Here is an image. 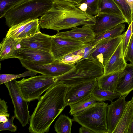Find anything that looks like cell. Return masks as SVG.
Instances as JSON below:
<instances>
[{"mask_svg":"<svg viewBox=\"0 0 133 133\" xmlns=\"http://www.w3.org/2000/svg\"><path fill=\"white\" fill-rule=\"evenodd\" d=\"M8 117L4 115H0V123L5 122L8 120Z\"/></svg>","mask_w":133,"mask_h":133,"instance_id":"f35d334b","label":"cell"},{"mask_svg":"<svg viewBox=\"0 0 133 133\" xmlns=\"http://www.w3.org/2000/svg\"><path fill=\"white\" fill-rule=\"evenodd\" d=\"M131 100L132 101V104H133V96H132V98Z\"/></svg>","mask_w":133,"mask_h":133,"instance_id":"b9f144b4","label":"cell"},{"mask_svg":"<svg viewBox=\"0 0 133 133\" xmlns=\"http://www.w3.org/2000/svg\"><path fill=\"white\" fill-rule=\"evenodd\" d=\"M124 33L115 37L100 41L89 50L85 58L97 61L104 68L121 41Z\"/></svg>","mask_w":133,"mask_h":133,"instance_id":"ba28073f","label":"cell"},{"mask_svg":"<svg viewBox=\"0 0 133 133\" xmlns=\"http://www.w3.org/2000/svg\"><path fill=\"white\" fill-rule=\"evenodd\" d=\"M125 59L126 62L129 61L130 64H133V35L131 37Z\"/></svg>","mask_w":133,"mask_h":133,"instance_id":"e575fe53","label":"cell"},{"mask_svg":"<svg viewBox=\"0 0 133 133\" xmlns=\"http://www.w3.org/2000/svg\"><path fill=\"white\" fill-rule=\"evenodd\" d=\"M52 1L51 8L39 18L40 27L42 28L51 29L58 32L63 30L81 26H91L95 24L97 14L89 15L70 2Z\"/></svg>","mask_w":133,"mask_h":133,"instance_id":"7a4b0ae2","label":"cell"},{"mask_svg":"<svg viewBox=\"0 0 133 133\" xmlns=\"http://www.w3.org/2000/svg\"><path fill=\"white\" fill-rule=\"evenodd\" d=\"M26 0H0V18L10 10Z\"/></svg>","mask_w":133,"mask_h":133,"instance_id":"f1b7e54d","label":"cell"},{"mask_svg":"<svg viewBox=\"0 0 133 133\" xmlns=\"http://www.w3.org/2000/svg\"><path fill=\"white\" fill-rule=\"evenodd\" d=\"M108 103L98 102L86 110L73 115L72 122H77L95 133H108L107 122Z\"/></svg>","mask_w":133,"mask_h":133,"instance_id":"5b68a950","label":"cell"},{"mask_svg":"<svg viewBox=\"0 0 133 133\" xmlns=\"http://www.w3.org/2000/svg\"><path fill=\"white\" fill-rule=\"evenodd\" d=\"M4 84L12 101L14 108V115L22 126H25L28 124L31 116L28 102L23 97L15 79L7 82Z\"/></svg>","mask_w":133,"mask_h":133,"instance_id":"52a82bcc","label":"cell"},{"mask_svg":"<svg viewBox=\"0 0 133 133\" xmlns=\"http://www.w3.org/2000/svg\"><path fill=\"white\" fill-rule=\"evenodd\" d=\"M37 73L36 72L28 70V71L19 74H1L0 84H4L10 81L22 77L35 76Z\"/></svg>","mask_w":133,"mask_h":133,"instance_id":"4dcf8cb0","label":"cell"},{"mask_svg":"<svg viewBox=\"0 0 133 133\" xmlns=\"http://www.w3.org/2000/svg\"><path fill=\"white\" fill-rule=\"evenodd\" d=\"M23 67L28 70L42 75L57 77L69 71L74 66L75 64L65 63L61 60H54L48 64H38L22 59L19 60Z\"/></svg>","mask_w":133,"mask_h":133,"instance_id":"9c48e42d","label":"cell"},{"mask_svg":"<svg viewBox=\"0 0 133 133\" xmlns=\"http://www.w3.org/2000/svg\"><path fill=\"white\" fill-rule=\"evenodd\" d=\"M113 0L119 8L126 20L127 23L129 25L132 21V18L130 8L125 0Z\"/></svg>","mask_w":133,"mask_h":133,"instance_id":"1f68e13d","label":"cell"},{"mask_svg":"<svg viewBox=\"0 0 133 133\" xmlns=\"http://www.w3.org/2000/svg\"><path fill=\"white\" fill-rule=\"evenodd\" d=\"M7 102L4 100L0 99V115H4L9 118L10 114L8 112V106Z\"/></svg>","mask_w":133,"mask_h":133,"instance_id":"d590c367","label":"cell"},{"mask_svg":"<svg viewBox=\"0 0 133 133\" xmlns=\"http://www.w3.org/2000/svg\"><path fill=\"white\" fill-rule=\"evenodd\" d=\"M98 102L91 95L85 99L70 105V110L69 113L71 115L76 114L90 107Z\"/></svg>","mask_w":133,"mask_h":133,"instance_id":"7402d4cb","label":"cell"},{"mask_svg":"<svg viewBox=\"0 0 133 133\" xmlns=\"http://www.w3.org/2000/svg\"><path fill=\"white\" fill-rule=\"evenodd\" d=\"M76 63L69 71L56 77L57 82L64 84L69 87L98 79L104 75V66L97 60L85 58Z\"/></svg>","mask_w":133,"mask_h":133,"instance_id":"3957f363","label":"cell"},{"mask_svg":"<svg viewBox=\"0 0 133 133\" xmlns=\"http://www.w3.org/2000/svg\"><path fill=\"white\" fill-rule=\"evenodd\" d=\"M127 133H133V119L129 126Z\"/></svg>","mask_w":133,"mask_h":133,"instance_id":"ab89813d","label":"cell"},{"mask_svg":"<svg viewBox=\"0 0 133 133\" xmlns=\"http://www.w3.org/2000/svg\"><path fill=\"white\" fill-rule=\"evenodd\" d=\"M128 95H121L118 99L108 105L107 114L108 133H112L118 123L127 102L125 99Z\"/></svg>","mask_w":133,"mask_h":133,"instance_id":"5bb4252c","label":"cell"},{"mask_svg":"<svg viewBox=\"0 0 133 133\" xmlns=\"http://www.w3.org/2000/svg\"><path fill=\"white\" fill-rule=\"evenodd\" d=\"M64 1L70 2H72L76 5H78L79 3L81 0H61Z\"/></svg>","mask_w":133,"mask_h":133,"instance_id":"60d3db41","label":"cell"},{"mask_svg":"<svg viewBox=\"0 0 133 133\" xmlns=\"http://www.w3.org/2000/svg\"><path fill=\"white\" fill-rule=\"evenodd\" d=\"M127 64L123 56L122 40L105 66L104 75L122 71Z\"/></svg>","mask_w":133,"mask_h":133,"instance_id":"e0dca14e","label":"cell"},{"mask_svg":"<svg viewBox=\"0 0 133 133\" xmlns=\"http://www.w3.org/2000/svg\"><path fill=\"white\" fill-rule=\"evenodd\" d=\"M69 88L64 84L57 82L41 97L30 116V132H49L54 121L66 106L65 97Z\"/></svg>","mask_w":133,"mask_h":133,"instance_id":"6da1fadb","label":"cell"},{"mask_svg":"<svg viewBox=\"0 0 133 133\" xmlns=\"http://www.w3.org/2000/svg\"><path fill=\"white\" fill-rule=\"evenodd\" d=\"M98 87L97 79L69 87L65 97L66 106H69L90 97L94 90Z\"/></svg>","mask_w":133,"mask_h":133,"instance_id":"8fae6325","label":"cell"},{"mask_svg":"<svg viewBox=\"0 0 133 133\" xmlns=\"http://www.w3.org/2000/svg\"><path fill=\"white\" fill-rule=\"evenodd\" d=\"M39 18L33 20L25 27L18 38L22 39L31 37L40 32Z\"/></svg>","mask_w":133,"mask_h":133,"instance_id":"83f0119b","label":"cell"},{"mask_svg":"<svg viewBox=\"0 0 133 133\" xmlns=\"http://www.w3.org/2000/svg\"><path fill=\"white\" fill-rule=\"evenodd\" d=\"M14 58L38 64H48L54 61L52 55L50 52L26 48H18L14 55Z\"/></svg>","mask_w":133,"mask_h":133,"instance_id":"4fadbf2b","label":"cell"},{"mask_svg":"<svg viewBox=\"0 0 133 133\" xmlns=\"http://www.w3.org/2000/svg\"><path fill=\"white\" fill-rule=\"evenodd\" d=\"M79 132L80 133H95L89 129L83 126H82L79 128Z\"/></svg>","mask_w":133,"mask_h":133,"instance_id":"8d00e7d4","label":"cell"},{"mask_svg":"<svg viewBox=\"0 0 133 133\" xmlns=\"http://www.w3.org/2000/svg\"><path fill=\"white\" fill-rule=\"evenodd\" d=\"M133 34V19L129 26L126 32H124L122 40V49L124 57L126 55L128 46Z\"/></svg>","mask_w":133,"mask_h":133,"instance_id":"d6a6232c","label":"cell"},{"mask_svg":"<svg viewBox=\"0 0 133 133\" xmlns=\"http://www.w3.org/2000/svg\"><path fill=\"white\" fill-rule=\"evenodd\" d=\"M50 36V53L54 60H61L68 54L91 45L90 43L85 44L78 41L58 37L54 35Z\"/></svg>","mask_w":133,"mask_h":133,"instance_id":"30bf717a","label":"cell"},{"mask_svg":"<svg viewBox=\"0 0 133 133\" xmlns=\"http://www.w3.org/2000/svg\"><path fill=\"white\" fill-rule=\"evenodd\" d=\"M15 117V116H12L7 122L0 124V131L8 130L11 132H15L17 130V127L14 125L13 122Z\"/></svg>","mask_w":133,"mask_h":133,"instance_id":"836d02e7","label":"cell"},{"mask_svg":"<svg viewBox=\"0 0 133 133\" xmlns=\"http://www.w3.org/2000/svg\"><path fill=\"white\" fill-rule=\"evenodd\" d=\"M32 21L28 20L12 26L7 31L6 36L17 39L19 35L23 31L26 26Z\"/></svg>","mask_w":133,"mask_h":133,"instance_id":"f546056e","label":"cell"},{"mask_svg":"<svg viewBox=\"0 0 133 133\" xmlns=\"http://www.w3.org/2000/svg\"><path fill=\"white\" fill-rule=\"evenodd\" d=\"M21 39L6 36L3 39L0 44V61L14 58V55L18 48L17 46Z\"/></svg>","mask_w":133,"mask_h":133,"instance_id":"d6986e66","label":"cell"},{"mask_svg":"<svg viewBox=\"0 0 133 133\" xmlns=\"http://www.w3.org/2000/svg\"><path fill=\"white\" fill-rule=\"evenodd\" d=\"M62 38L87 44L94 41L96 36L91 27L87 25L76 27L67 31L58 32L54 35Z\"/></svg>","mask_w":133,"mask_h":133,"instance_id":"9a60e30c","label":"cell"},{"mask_svg":"<svg viewBox=\"0 0 133 133\" xmlns=\"http://www.w3.org/2000/svg\"><path fill=\"white\" fill-rule=\"evenodd\" d=\"M125 23H127L126 20L122 16L115 14L100 13L97 14L95 24L91 27L96 36Z\"/></svg>","mask_w":133,"mask_h":133,"instance_id":"7c38bea8","label":"cell"},{"mask_svg":"<svg viewBox=\"0 0 133 133\" xmlns=\"http://www.w3.org/2000/svg\"><path fill=\"white\" fill-rule=\"evenodd\" d=\"M19 47L33 48L50 53V36L40 32L29 38L21 39Z\"/></svg>","mask_w":133,"mask_h":133,"instance_id":"2e32d148","label":"cell"},{"mask_svg":"<svg viewBox=\"0 0 133 133\" xmlns=\"http://www.w3.org/2000/svg\"><path fill=\"white\" fill-rule=\"evenodd\" d=\"M132 35H133V34Z\"/></svg>","mask_w":133,"mask_h":133,"instance_id":"7bdbcfd3","label":"cell"},{"mask_svg":"<svg viewBox=\"0 0 133 133\" xmlns=\"http://www.w3.org/2000/svg\"><path fill=\"white\" fill-rule=\"evenodd\" d=\"M133 90V64H127L122 72L116 90L121 95H128Z\"/></svg>","mask_w":133,"mask_h":133,"instance_id":"ac0fdd59","label":"cell"},{"mask_svg":"<svg viewBox=\"0 0 133 133\" xmlns=\"http://www.w3.org/2000/svg\"><path fill=\"white\" fill-rule=\"evenodd\" d=\"M133 119V105L131 100L127 101L121 117L112 133H127Z\"/></svg>","mask_w":133,"mask_h":133,"instance_id":"ffe728a7","label":"cell"},{"mask_svg":"<svg viewBox=\"0 0 133 133\" xmlns=\"http://www.w3.org/2000/svg\"><path fill=\"white\" fill-rule=\"evenodd\" d=\"M122 72L104 75L97 79L98 87L100 89L116 92Z\"/></svg>","mask_w":133,"mask_h":133,"instance_id":"44dd1931","label":"cell"},{"mask_svg":"<svg viewBox=\"0 0 133 133\" xmlns=\"http://www.w3.org/2000/svg\"><path fill=\"white\" fill-rule=\"evenodd\" d=\"M72 122L68 116L62 114L55 122L54 130L57 133H70Z\"/></svg>","mask_w":133,"mask_h":133,"instance_id":"d4e9b609","label":"cell"},{"mask_svg":"<svg viewBox=\"0 0 133 133\" xmlns=\"http://www.w3.org/2000/svg\"><path fill=\"white\" fill-rule=\"evenodd\" d=\"M52 0H26L8 11L4 16L9 28L29 20L42 16L51 7Z\"/></svg>","mask_w":133,"mask_h":133,"instance_id":"277c9868","label":"cell"},{"mask_svg":"<svg viewBox=\"0 0 133 133\" xmlns=\"http://www.w3.org/2000/svg\"><path fill=\"white\" fill-rule=\"evenodd\" d=\"M100 0H81L78 5V8L87 14L95 16L98 14V5Z\"/></svg>","mask_w":133,"mask_h":133,"instance_id":"4316f807","label":"cell"},{"mask_svg":"<svg viewBox=\"0 0 133 133\" xmlns=\"http://www.w3.org/2000/svg\"><path fill=\"white\" fill-rule=\"evenodd\" d=\"M128 5L129 6L131 11L132 17L133 19V0H125Z\"/></svg>","mask_w":133,"mask_h":133,"instance_id":"74e56055","label":"cell"},{"mask_svg":"<svg viewBox=\"0 0 133 133\" xmlns=\"http://www.w3.org/2000/svg\"><path fill=\"white\" fill-rule=\"evenodd\" d=\"M24 98L28 102L38 100L44 92L57 82L56 77L42 75L17 81Z\"/></svg>","mask_w":133,"mask_h":133,"instance_id":"8992f818","label":"cell"},{"mask_svg":"<svg viewBox=\"0 0 133 133\" xmlns=\"http://www.w3.org/2000/svg\"><path fill=\"white\" fill-rule=\"evenodd\" d=\"M98 12V13L115 14L124 16L119 8L113 0H100Z\"/></svg>","mask_w":133,"mask_h":133,"instance_id":"603a6c76","label":"cell"},{"mask_svg":"<svg viewBox=\"0 0 133 133\" xmlns=\"http://www.w3.org/2000/svg\"><path fill=\"white\" fill-rule=\"evenodd\" d=\"M92 95L98 101H109L111 102L114 99L118 98L121 94L117 92L100 89L98 87L94 90Z\"/></svg>","mask_w":133,"mask_h":133,"instance_id":"484cf974","label":"cell"},{"mask_svg":"<svg viewBox=\"0 0 133 133\" xmlns=\"http://www.w3.org/2000/svg\"><path fill=\"white\" fill-rule=\"evenodd\" d=\"M125 24H121L101 34L96 36L95 40L90 42V46L95 45L98 42L102 40L113 38L121 35L125 30Z\"/></svg>","mask_w":133,"mask_h":133,"instance_id":"cb8c5ba5","label":"cell"}]
</instances>
